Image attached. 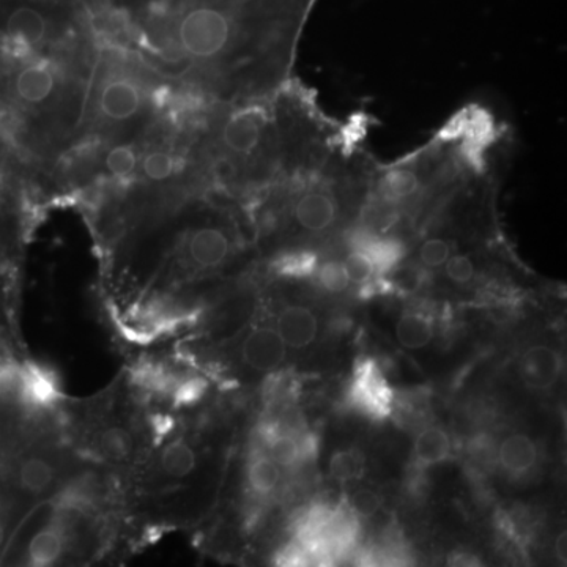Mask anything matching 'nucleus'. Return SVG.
<instances>
[{"label":"nucleus","instance_id":"nucleus-18","mask_svg":"<svg viewBox=\"0 0 567 567\" xmlns=\"http://www.w3.org/2000/svg\"><path fill=\"white\" fill-rule=\"evenodd\" d=\"M207 390L208 382L203 377H186V379L177 380L174 383L169 399L175 409H183V406L196 405L197 402L203 401Z\"/></svg>","mask_w":567,"mask_h":567},{"label":"nucleus","instance_id":"nucleus-24","mask_svg":"<svg viewBox=\"0 0 567 567\" xmlns=\"http://www.w3.org/2000/svg\"><path fill=\"white\" fill-rule=\"evenodd\" d=\"M382 506V499L372 491H358L350 496L349 507L354 516L371 517Z\"/></svg>","mask_w":567,"mask_h":567},{"label":"nucleus","instance_id":"nucleus-12","mask_svg":"<svg viewBox=\"0 0 567 567\" xmlns=\"http://www.w3.org/2000/svg\"><path fill=\"white\" fill-rule=\"evenodd\" d=\"M395 336L406 349H423L434 338V323L424 311H406L399 317Z\"/></svg>","mask_w":567,"mask_h":567},{"label":"nucleus","instance_id":"nucleus-7","mask_svg":"<svg viewBox=\"0 0 567 567\" xmlns=\"http://www.w3.org/2000/svg\"><path fill=\"white\" fill-rule=\"evenodd\" d=\"M287 357V346L276 328L257 327L246 336L240 358L254 372H275Z\"/></svg>","mask_w":567,"mask_h":567},{"label":"nucleus","instance_id":"nucleus-8","mask_svg":"<svg viewBox=\"0 0 567 567\" xmlns=\"http://www.w3.org/2000/svg\"><path fill=\"white\" fill-rule=\"evenodd\" d=\"M561 354L550 346L537 344L525 350L518 361V375L533 391H548L561 377Z\"/></svg>","mask_w":567,"mask_h":567},{"label":"nucleus","instance_id":"nucleus-17","mask_svg":"<svg viewBox=\"0 0 567 567\" xmlns=\"http://www.w3.org/2000/svg\"><path fill=\"white\" fill-rule=\"evenodd\" d=\"M312 276H317V281L330 293L346 292L352 286L342 260H324L323 264L319 260Z\"/></svg>","mask_w":567,"mask_h":567},{"label":"nucleus","instance_id":"nucleus-2","mask_svg":"<svg viewBox=\"0 0 567 567\" xmlns=\"http://www.w3.org/2000/svg\"><path fill=\"white\" fill-rule=\"evenodd\" d=\"M111 37L103 0H0V137L41 200L87 137Z\"/></svg>","mask_w":567,"mask_h":567},{"label":"nucleus","instance_id":"nucleus-21","mask_svg":"<svg viewBox=\"0 0 567 567\" xmlns=\"http://www.w3.org/2000/svg\"><path fill=\"white\" fill-rule=\"evenodd\" d=\"M342 262H344L347 275H349L350 281L354 286L361 287L379 276L372 260L364 252L357 251V249L349 248V252H347Z\"/></svg>","mask_w":567,"mask_h":567},{"label":"nucleus","instance_id":"nucleus-14","mask_svg":"<svg viewBox=\"0 0 567 567\" xmlns=\"http://www.w3.org/2000/svg\"><path fill=\"white\" fill-rule=\"evenodd\" d=\"M28 174L22 169L9 145L0 137V197L14 196V193L21 196L28 193Z\"/></svg>","mask_w":567,"mask_h":567},{"label":"nucleus","instance_id":"nucleus-22","mask_svg":"<svg viewBox=\"0 0 567 567\" xmlns=\"http://www.w3.org/2000/svg\"><path fill=\"white\" fill-rule=\"evenodd\" d=\"M468 457L475 468L491 470L498 464V447L488 435L473 436L468 445Z\"/></svg>","mask_w":567,"mask_h":567},{"label":"nucleus","instance_id":"nucleus-20","mask_svg":"<svg viewBox=\"0 0 567 567\" xmlns=\"http://www.w3.org/2000/svg\"><path fill=\"white\" fill-rule=\"evenodd\" d=\"M363 457L357 451H342V453L336 454L331 461V475L341 483L358 480L363 476Z\"/></svg>","mask_w":567,"mask_h":567},{"label":"nucleus","instance_id":"nucleus-11","mask_svg":"<svg viewBox=\"0 0 567 567\" xmlns=\"http://www.w3.org/2000/svg\"><path fill=\"white\" fill-rule=\"evenodd\" d=\"M537 451L527 435L514 434L498 447V462L511 475H525L535 466Z\"/></svg>","mask_w":567,"mask_h":567},{"label":"nucleus","instance_id":"nucleus-9","mask_svg":"<svg viewBox=\"0 0 567 567\" xmlns=\"http://www.w3.org/2000/svg\"><path fill=\"white\" fill-rule=\"evenodd\" d=\"M69 532L52 517L50 524L41 525L29 536L17 563L29 566H52L65 557Z\"/></svg>","mask_w":567,"mask_h":567},{"label":"nucleus","instance_id":"nucleus-6","mask_svg":"<svg viewBox=\"0 0 567 567\" xmlns=\"http://www.w3.org/2000/svg\"><path fill=\"white\" fill-rule=\"evenodd\" d=\"M142 436L130 423H104L91 435V451L100 461L125 465L137 461L142 453Z\"/></svg>","mask_w":567,"mask_h":567},{"label":"nucleus","instance_id":"nucleus-23","mask_svg":"<svg viewBox=\"0 0 567 567\" xmlns=\"http://www.w3.org/2000/svg\"><path fill=\"white\" fill-rule=\"evenodd\" d=\"M443 271L451 282L465 286L476 276L475 260L468 254H451L450 259L443 265Z\"/></svg>","mask_w":567,"mask_h":567},{"label":"nucleus","instance_id":"nucleus-10","mask_svg":"<svg viewBox=\"0 0 567 567\" xmlns=\"http://www.w3.org/2000/svg\"><path fill=\"white\" fill-rule=\"evenodd\" d=\"M276 331L289 349L300 350L316 341L319 322L311 309L305 306L289 305L279 311Z\"/></svg>","mask_w":567,"mask_h":567},{"label":"nucleus","instance_id":"nucleus-5","mask_svg":"<svg viewBox=\"0 0 567 567\" xmlns=\"http://www.w3.org/2000/svg\"><path fill=\"white\" fill-rule=\"evenodd\" d=\"M349 394L352 404L372 420H385L393 412V390L374 360L358 361Z\"/></svg>","mask_w":567,"mask_h":567},{"label":"nucleus","instance_id":"nucleus-19","mask_svg":"<svg viewBox=\"0 0 567 567\" xmlns=\"http://www.w3.org/2000/svg\"><path fill=\"white\" fill-rule=\"evenodd\" d=\"M267 446L268 451H270V457L274 458L276 464L284 466V468H292V466L305 458L303 445L289 434H281L279 432Z\"/></svg>","mask_w":567,"mask_h":567},{"label":"nucleus","instance_id":"nucleus-4","mask_svg":"<svg viewBox=\"0 0 567 567\" xmlns=\"http://www.w3.org/2000/svg\"><path fill=\"white\" fill-rule=\"evenodd\" d=\"M199 470V453L188 439L174 436L155 454L145 483L158 494H169L192 480Z\"/></svg>","mask_w":567,"mask_h":567},{"label":"nucleus","instance_id":"nucleus-3","mask_svg":"<svg viewBox=\"0 0 567 567\" xmlns=\"http://www.w3.org/2000/svg\"><path fill=\"white\" fill-rule=\"evenodd\" d=\"M66 475L65 458L50 447H33L31 442L18 447L10 458V498L17 509L47 498L61 486Z\"/></svg>","mask_w":567,"mask_h":567},{"label":"nucleus","instance_id":"nucleus-1","mask_svg":"<svg viewBox=\"0 0 567 567\" xmlns=\"http://www.w3.org/2000/svg\"><path fill=\"white\" fill-rule=\"evenodd\" d=\"M112 32L174 91L203 103L271 95L292 80L316 0H104Z\"/></svg>","mask_w":567,"mask_h":567},{"label":"nucleus","instance_id":"nucleus-13","mask_svg":"<svg viewBox=\"0 0 567 567\" xmlns=\"http://www.w3.org/2000/svg\"><path fill=\"white\" fill-rule=\"evenodd\" d=\"M450 435L443 429L425 427L420 432L415 442V457L420 466H431L442 464L451 456Z\"/></svg>","mask_w":567,"mask_h":567},{"label":"nucleus","instance_id":"nucleus-15","mask_svg":"<svg viewBox=\"0 0 567 567\" xmlns=\"http://www.w3.org/2000/svg\"><path fill=\"white\" fill-rule=\"evenodd\" d=\"M281 470L270 456L257 454L248 466V484L257 495H268L278 487Z\"/></svg>","mask_w":567,"mask_h":567},{"label":"nucleus","instance_id":"nucleus-16","mask_svg":"<svg viewBox=\"0 0 567 567\" xmlns=\"http://www.w3.org/2000/svg\"><path fill=\"white\" fill-rule=\"evenodd\" d=\"M451 254H453V244L451 241L442 237H429L425 238L420 249H417V259L413 264L423 268L431 276L432 270L442 268L445 265Z\"/></svg>","mask_w":567,"mask_h":567},{"label":"nucleus","instance_id":"nucleus-25","mask_svg":"<svg viewBox=\"0 0 567 567\" xmlns=\"http://www.w3.org/2000/svg\"><path fill=\"white\" fill-rule=\"evenodd\" d=\"M566 533H561L557 539V557L561 563L566 561Z\"/></svg>","mask_w":567,"mask_h":567}]
</instances>
